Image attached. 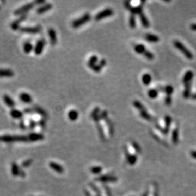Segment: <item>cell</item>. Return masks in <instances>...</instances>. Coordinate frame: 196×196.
<instances>
[{
  "mask_svg": "<svg viewBox=\"0 0 196 196\" xmlns=\"http://www.w3.org/2000/svg\"><path fill=\"white\" fill-rule=\"evenodd\" d=\"M52 8V5L51 3H45L37 8L36 12L38 14H42L49 11Z\"/></svg>",
  "mask_w": 196,
  "mask_h": 196,
  "instance_id": "cell-14",
  "label": "cell"
},
{
  "mask_svg": "<svg viewBox=\"0 0 196 196\" xmlns=\"http://www.w3.org/2000/svg\"><path fill=\"white\" fill-rule=\"evenodd\" d=\"M36 126V123L34 120H31L29 122V127L31 129H34Z\"/></svg>",
  "mask_w": 196,
  "mask_h": 196,
  "instance_id": "cell-45",
  "label": "cell"
},
{
  "mask_svg": "<svg viewBox=\"0 0 196 196\" xmlns=\"http://www.w3.org/2000/svg\"><path fill=\"white\" fill-rule=\"evenodd\" d=\"M142 81L143 83L145 85H149L150 84L151 81H152V77H151L150 74L146 73V74L143 75Z\"/></svg>",
  "mask_w": 196,
  "mask_h": 196,
  "instance_id": "cell-29",
  "label": "cell"
},
{
  "mask_svg": "<svg viewBox=\"0 0 196 196\" xmlns=\"http://www.w3.org/2000/svg\"><path fill=\"white\" fill-rule=\"evenodd\" d=\"M87 66H88V67H89V68L91 69L92 70H94V71L95 72V73H100L101 70V69H102V67H101L99 65L87 64Z\"/></svg>",
  "mask_w": 196,
  "mask_h": 196,
  "instance_id": "cell-36",
  "label": "cell"
},
{
  "mask_svg": "<svg viewBox=\"0 0 196 196\" xmlns=\"http://www.w3.org/2000/svg\"><path fill=\"white\" fill-rule=\"evenodd\" d=\"M90 18H91V16H90V14L89 13H86L84 15H82V17H80V18L73 21V22L71 23V26L75 29L78 28V27H81L82 25L90 21Z\"/></svg>",
  "mask_w": 196,
  "mask_h": 196,
  "instance_id": "cell-3",
  "label": "cell"
},
{
  "mask_svg": "<svg viewBox=\"0 0 196 196\" xmlns=\"http://www.w3.org/2000/svg\"><path fill=\"white\" fill-rule=\"evenodd\" d=\"M3 99L4 102L7 106L9 107L10 108H14L15 106V102L8 95H4L3 96Z\"/></svg>",
  "mask_w": 196,
  "mask_h": 196,
  "instance_id": "cell-16",
  "label": "cell"
},
{
  "mask_svg": "<svg viewBox=\"0 0 196 196\" xmlns=\"http://www.w3.org/2000/svg\"><path fill=\"white\" fill-rule=\"evenodd\" d=\"M174 92V88L171 85H167L164 86V93L168 96H171Z\"/></svg>",
  "mask_w": 196,
  "mask_h": 196,
  "instance_id": "cell-35",
  "label": "cell"
},
{
  "mask_svg": "<svg viewBox=\"0 0 196 196\" xmlns=\"http://www.w3.org/2000/svg\"><path fill=\"white\" fill-rule=\"evenodd\" d=\"M192 99H194V100H196V93H194V94H193L191 96Z\"/></svg>",
  "mask_w": 196,
  "mask_h": 196,
  "instance_id": "cell-54",
  "label": "cell"
},
{
  "mask_svg": "<svg viewBox=\"0 0 196 196\" xmlns=\"http://www.w3.org/2000/svg\"><path fill=\"white\" fill-rule=\"evenodd\" d=\"M29 140L30 142H36V141L42 140L44 139V135L41 133H31L28 135Z\"/></svg>",
  "mask_w": 196,
  "mask_h": 196,
  "instance_id": "cell-11",
  "label": "cell"
},
{
  "mask_svg": "<svg viewBox=\"0 0 196 196\" xmlns=\"http://www.w3.org/2000/svg\"><path fill=\"white\" fill-rule=\"evenodd\" d=\"M178 140H179V138H178V128H174L172 133V140L173 143H178Z\"/></svg>",
  "mask_w": 196,
  "mask_h": 196,
  "instance_id": "cell-33",
  "label": "cell"
},
{
  "mask_svg": "<svg viewBox=\"0 0 196 196\" xmlns=\"http://www.w3.org/2000/svg\"><path fill=\"white\" fill-rule=\"evenodd\" d=\"M194 74L192 70H188L185 73L182 79V82L184 84L187 83H191L192 81L193 78H194Z\"/></svg>",
  "mask_w": 196,
  "mask_h": 196,
  "instance_id": "cell-12",
  "label": "cell"
},
{
  "mask_svg": "<svg viewBox=\"0 0 196 196\" xmlns=\"http://www.w3.org/2000/svg\"><path fill=\"white\" fill-rule=\"evenodd\" d=\"M101 167H94V168H92V172L93 173H99L101 171Z\"/></svg>",
  "mask_w": 196,
  "mask_h": 196,
  "instance_id": "cell-43",
  "label": "cell"
},
{
  "mask_svg": "<svg viewBox=\"0 0 196 196\" xmlns=\"http://www.w3.org/2000/svg\"><path fill=\"white\" fill-rule=\"evenodd\" d=\"M30 142L28 135H10L0 136V142L13 143V142Z\"/></svg>",
  "mask_w": 196,
  "mask_h": 196,
  "instance_id": "cell-1",
  "label": "cell"
},
{
  "mask_svg": "<svg viewBox=\"0 0 196 196\" xmlns=\"http://www.w3.org/2000/svg\"><path fill=\"white\" fill-rule=\"evenodd\" d=\"M20 126H21V128H22V129H25L26 128V125H24V122L23 121L21 122V124H20Z\"/></svg>",
  "mask_w": 196,
  "mask_h": 196,
  "instance_id": "cell-53",
  "label": "cell"
},
{
  "mask_svg": "<svg viewBox=\"0 0 196 196\" xmlns=\"http://www.w3.org/2000/svg\"><path fill=\"white\" fill-rule=\"evenodd\" d=\"M143 55L144 57L148 59V60H153V59L154 58V55L153 54V53L147 50L145 51V53Z\"/></svg>",
  "mask_w": 196,
  "mask_h": 196,
  "instance_id": "cell-37",
  "label": "cell"
},
{
  "mask_svg": "<svg viewBox=\"0 0 196 196\" xmlns=\"http://www.w3.org/2000/svg\"><path fill=\"white\" fill-rule=\"evenodd\" d=\"M132 104H133L134 107L136 109H138L139 112L142 111H144V110H146V109L143 105L138 100H134L133 102H132Z\"/></svg>",
  "mask_w": 196,
  "mask_h": 196,
  "instance_id": "cell-28",
  "label": "cell"
},
{
  "mask_svg": "<svg viewBox=\"0 0 196 196\" xmlns=\"http://www.w3.org/2000/svg\"><path fill=\"white\" fill-rule=\"evenodd\" d=\"M11 117L14 119H21L23 117V112L16 109H12L10 112Z\"/></svg>",
  "mask_w": 196,
  "mask_h": 196,
  "instance_id": "cell-22",
  "label": "cell"
},
{
  "mask_svg": "<svg viewBox=\"0 0 196 196\" xmlns=\"http://www.w3.org/2000/svg\"><path fill=\"white\" fill-rule=\"evenodd\" d=\"M32 162H33V159H27L22 162V166L23 167V168H27V167H29V166H31V164H32Z\"/></svg>",
  "mask_w": 196,
  "mask_h": 196,
  "instance_id": "cell-41",
  "label": "cell"
},
{
  "mask_svg": "<svg viewBox=\"0 0 196 196\" xmlns=\"http://www.w3.org/2000/svg\"><path fill=\"white\" fill-rule=\"evenodd\" d=\"M173 44L174 47L178 49L180 51H181L185 55L186 58L189 59V60H192V59L194 58L193 53L182 43L180 42V41H178V40H174L173 41Z\"/></svg>",
  "mask_w": 196,
  "mask_h": 196,
  "instance_id": "cell-2",
  "label": "cell"
},
{
  "mask_svg": "<svg viewBox=\"0 0 196 196\" xmlns=\"http://www.w3.org/2000/svg\"><path fill=\"white\" fill-rule=\"evenodd\" d=\"M34 3H27L24 5L20 7L18 9H17L16 10L14 11V14L15 15H22L24 14H26L27 11H29L31 9H32L33 7L34 6Z\"/></svg>",
  "mask_w": 196,
  "mask_h": 196,
  "instance_id": "cell-6",
  "label": "cell"
},
{
  "mask_svg": "<svg viewBox=\"0 0 196 196\" xmlns=\"http://www.w3.org/2000/svg\"><path fill=\"white\" fill-rule=\"evenodd\" d=\"M105 122H106V125H107V127H108V129L109 133L111 135H112L113 134V124H112V121H111V120L109 119L108 117H107L106 119H105Z\"/></svg>",
  "mask_w": 196,
  "mask_h": 196,
  "instance_id": "cell-32",
  "label": "cell"
},
{
  "mask_svg": "<svg viewBox=\"0 0 196 196\" xmlns=\"http://www.w3.org/2000/svg\"><path fill=\"white\" fill-rule=\"evenodd\" d=\"M20 100L25 103H31L33 101L31 96L29 93L26 92H22L19 95Z\"/></svg>",
  "mask_w": 196,
  "mask_h": 196,
  "instance_id": "cell-15",
  "label": "cell"
},
{
  "mask_svg": "<svg viewBox=\"0 0 196 196\" xmlns=\"http://www.w3.org/2000/svg\"><path fill=\"white\" fill-rule=\"evenodd\" d=\"M39 125L41 126V128H45L46 126V121L44 119H41V120L39 121Z\"/></svg>",
  "mask_w": 196,
  "mask_h": 196,
  "instance_id": "cell-44",
  "label": "cell"
},
{
  "mask_svg": "<svg viewBox=\"0 0 196 196\" xmlns=\"http://www.w3.org/2000/svg\"><path fill=\"white\" fill-rule=\"evenodd\" d=\"M100 108L98 107H97L95 108L93 110V112H91V114H90V117L93 118V117L94 116H98V115L99 114V112H100Z\"/></svg>",
  "mask_w": 196,
  "mask_h": 196,
  "instance_id": "cell-40",
  "label": "cell"
},
{
  "mask_svg": "<svg viewBox=\"0 0 196 196\" xmlns=\"http://www.w3.org/2000/svg\"><path fill=\"white\" fill-rule=\"evenodd\" d=\"M129 26L131 29H135L136 27V17L135 15L131 14L129 17Z\"/></svg>",
  "mask_w": 196,
  "mask_h": 196,
  "instance_id": "cell-30",
  "label": "cell"
},
{
  "mask_svg": "<svg viewBox=\"0 0 196 196\" xmlns=\"http://www.w3.org/2000/svg\"><path fill=\"white\" fill-rule=\"evenodd\" d=\"M78 112L76 111V110H75V109L70 110V111L68 112V116L69 119L72 121H76V119H78Z\"/></svg>",
  "mask_w": 196,
  "mask_h": 196,
  "instance_id": "cell-25",
  "label": "cell"
},
{
  "mask_svg": "<svg viewBox=\"0 0 196 196\" xmlns=\"http://www.w3.org/2000/svg\"><path fill=\"white\" fill-rule=\"evenodd\" d=\"M21 169H20L19 166L18 164L15 163V162H12L11 164V173L14 177H17V176H20Z\"/></svg>",
  "mask_w": 196,
  "mask_h": 196,
  "instance_id": "cell-18",
  "label": "cell"
},
{
  "mask_svg": "<svg viewBox=\"0 0 196 196\" xmlns=\"http://www.w3.org/2000/svg\"><path fill=\"white\" fill-rule=\"evenodd\" d=\"M33 110H34V112H36V113H38V114H40V116H42L43 117L46 118V117H47V116H48V114H47V112H46L45 110L43 109V108H41V107L35 106H34V107L33 108Z\"/></svg>",
  "mask_w": 196,
  "mask_h": 196,
  "instance_id": "cell-23",
  "label": "cell"
},
{
  "mask_svg": "<svg viewBox=\"0 0 196 196\" xmlns=\"http://www.w3.org/2000/svg\"><path fill=\"white\" fill-rule=\"evenodd\" d=\"M106 60H105V59L103 58V59H101V60L100 61H99V65L101 67H105V66H106Z\"/></svg>",
  "mask_w": 196,
  "mask_h": 196,
  "instance_id": "cell-46",
  "label": "cell"
},
{
  "mask_svg": "<svg viewBox=\"0 0 196 196\" xmlns=\"http://www.w3.org/2000/svg\"><path fill=\"white\" fill-rule=\"evenodd\" d=\"M108 112L106 110H103L99 114V117L100 120H105L108 117Z\"/></svg>",
  "mask_w": 196,
  "mask_h": 196,
  "instance_id": "cell-39",
  "label": "cell"
},
{
  "mask_svg": "<svg viewBox=\"0 0 196 196\" xmlns=\"http://www.w3.org/2000/svg\"><path fill=\"white\" fill-rule=\"evenodd\" d=\"M156 89L158 90V92H162V93H164V86H158Z\"/></svg>",
  "mask_w": 196,
  "mask_h": 196,
  "instance_id": "cell-48",
  "label": "cell"
},
{
  "mask_svg": "<svg viewBox=\"0 0 196 196\" xmlns=\"http://www.w3.org/2000/svg\"><path fill=\"white\" fill-rule=\"evenodd\" d=\"M191 29L192 31H196V24H192L191 25Z\"/></svg>",
  "mask_w": 196,
  "mask_h": 196,
  "instance_id": "cell-52",
  "label": "cell"
},
{
  "mask_svg": "<svg viewBox=\"0 0 196 196\" xmlns=\"http://www.w3.org/2000/svg\"><path fill=\"white\" fill-rule=\"evenodd\" d=\"M49 166H50L51 169H54V171H56L58 173H63L64 172V168H63V166H61L60 164L56 163V162H50Z\"/></svg>",
  "mask_w": 196,
  "mask_h": 196,
  "instance_id": "cell-19",
  "label": "cell"
},
{
  "mask_svg": "<svg viewBox=\"0 0 196 196\" xmlns=\"http://www.w3.org/2000/svg\"><path fill=\"white\" fill-rule=\"evenodd\" d=\"M139 17H140L141 22H142V24L145 28H148L150 27V22L148 21V18L145 15V14L143 12L139 14Z\"/></svg>",
  "mask_w": 196,
  "mask_h": 196,
  "instance_id": "cell-24",
  "label": "cell"
},
{
  "mask_svg": "<svg viewBox=\"0 0 196 196\" xmlns=\"http://www.w3.org/2000/svg\"><path fill=\"white\" fill-rule=\"evenodd\" d=\"M33 109H30V108H27V109H24V112H25L26 114H31L33 113Z\"/></svg>",
  "mask_w": 196,
  "mask_h": 196,
  "instance_id": "cell-49",
  "label": "cell"
},
{
  "mask_svg": "<svg viewBox=\"0 0 196 196\" xmlns=\"http://www.w3.org/2000/svg\"><path fill=\"white\" fill-rule=\"evenodd\" d=\"M27 17V14H24V15L19 16L18 18H17V19L15 20L13 22H11L10 25V27L11 29L14 30V31H17V30L20 29V25H21V24L23 21H25V20L26 19Z\"/></svg>",
  "mask_w": 196,
  "mask_h": 196,
  "instance_id": "cell-8",
  "label": "cell"
},
{
  "mask_svg": "<svg viewBox=\"0 0 196 196\" xmlns=\"http://www.w3.org/2000/svg\"><path fill=\"white\" fill-rule=\"evenodd\" d=\"M134 50L138 54H143L146 49L143 44H136L134 46Z\"/></svg>",
  "mask_w": 196,
  "mask_h": 196,
  "instance_id": "cell-26",
  "label": "cell"
},
{
  "mask_svg": "<svg viewBox=\"0 0 196 196\" xmlns=\"http://www.w3.org/2000/svg\"><path fill=\"white\" fill-rule=\"evenodd\" d=\"M124 5L125 8L131 13V14H133V15L139 14V15L141 13L143 12V5H139L137 6H134L131 5L129 1H125Z\"/></svg>",
  "mask_w": 196,
  "mask_h": 196,
  "instance_id": "cell-4",
  "label": "cell"
},
{
  "mask_svg": "<svg viewBox=\"0 0 196 196\" xmlns=\"http://www.w3.org/2000/svg\"><path fill=\"white\" fill-rule=\"evenodd\" d=\"M34 4L35 5H43L44 4H45V1H43V0H36V1H34Z\"/></svg>",
  "mask_w": 196,
  "mask_h": 196,
  "instance_id": "cell-47",
  "label": "cell"
},
{
  "mask_svg": "<svg viewBox=\"0 0 196 196\" xmlns=\"http://www.w3.org/2000/svg\"><path fill=\"white\" fill-rule=\"evenodd\" d=\"M34 47H33V44L29 41H27L24 44V47H23V50L26 53H29L33 51Z\"/></svg>",
  "mask_w": 196,
  "mask_h": 196,
  "instance_id": "cell-27",
  "label": "cell"
},
{
  "mask_svg": "<svg viewBox=\"0 0 196 196\" xmlns=\"http://www.w3.org/2000/svg\"><path fill=\"white\" fill-rule=\"evenodd\" d=\"M164 102H165V104L167 106H171V103H172V98H171V96L166 95V96L165 97V99H164Z\"/></svg>",
  "mask_w": 196,
  "mask_h": 196,
  "instance_id": "cell-42",
  "label": "cell"
},
{
  "mask_svg": "<svg viewBox=\"0 0 196 196\" xmlns=\"http://www.w3.org/2000/svg\"><path fill=\"white\" fill-rule=\"evenodd\" d=\"M145 37L147 41L150 43H158L160 41V38L158 36L155 35V34H150V33L146 34Z\"/></svg>",
  "mask_w": 196,
  "mask_h": 196,
  "instance_id": "cell-20",
  "label": "cell"
},
{
  "mask_svg": "<svg viewBox=\"0 0 196 196\" xmlns=\"http://www.w3.org/2000/svg\"><path fill=\"white\" fill-rule=\"evenodd\" d=\"M41 27L40 25H37L34 27H23L20 28V31L21 32L28 33V34H38L41 31Z\"/></svg>",
  "mask_w": 196,
  "mask_h": 196,
  "instance_id": "cell-7",
  "label": "cell"
},
{
  "mask_svg": "<svg viewBox=\"0 0 196 196\" xmlns=\"http://www.w3.org/2000/svg\"><path fill=\"white\" fill-rule=\"evenodd\" d=\"M14 70L10 69H0V77H12L14 76Z\"/></svg>",
  "mask_w": 196,
  "mask_h": 196,
  "instance_id": "cell-13",
  "label": "cell"
},
{
  "mask_svg": "<svg viewBox=\"0 0 196 196\" xmlns=\"http://www.w3.org/2000/svg\"><path fill=\"white\" fill-rule=\"evenodd\" d=\"M184 90L183 93V96L185 99H188L191 96V89H192V82L191 83H187L184 84Z\"/></svg>",
  "mask_w": 196,
  "mask_h": 196,
  "instance_id": "cell-17",
  "label": "cell"
},
{
  "mask_svg": "<svg viewBox=\"0 0 196 196\" xmlns=\"http://www.w3.org/2000/svg\"><path fill=\"white\" fill-rule=\"evenodd\" d=\"M98 61V58L96 55H93L88 61L87 64H96Z\"/></svg>",
  "mask_w": 196,
  "mask_h": 196,
  "instance_id": "cell-38",
  "label": "cell"
},
{
  "mask_svg": "<svg viewBox=\"0 0 196 196\" xmlns=\"http://www.w3.org/2000/svg\"><path fill=\"white\" fill-rule=\"evenodd\" d=\"M26 175L25 171H24V170L21 169V173H20V176H21V177H22V178H24V177H26Z\"/></svg>",
  "mask_w": 196,
  "mask_h": 196,
  "instance_id": "cell-51",
  "label": "cell"
},
{
  "mask_svg": "<svg viewBox=\"0 0 196 196\" xmlns=\"http://www.w3.org/2000/svg\"><path fill=\"white\" fill-rule=\"evenodd\" d=\"M139 114H140V116L142 117V118H143L144 119H145V120L152 121L153 119V117L147 112V110H144V111L139 112Z\"/></svg>",
  "mask_w": 196,
  "mask_h": 196,
  "instance_id": "cell-31",
  "label": "cell"
},
{
  "mask_svg": "<svg viewBox=\"0 0 196 196\" xmlns=\"http://www.w3.org/2000/svg\"><path fill=\"white\" fill-rule=\"evenodd\" d=\"M158 92L157 89H150L148 91V95L151 99H156L158 96Z\"/></svg>",
  "mask_w": 196,
  "mask_h": 196,
  "instance_id": "cell-34",
  "label": "cell"
},
{
  "mask_svg": "<svg viewBox=\"0 0 196 196\" xmlns=\"http://www.w3.org/2000/svg\"><path fill=\"white\" fill-rule=\"evenodd\" d=\"M45 45V40L44 39H40L36 43L34 48V52L37 55H40L42 53Z\"/></svg>",
  "mask_w": 196,
  "mask_h": 196,
  "instance_id": "cell-9",
  "label": "cell"
},
{
  "mask_svg": "<svg viewBox=\"0 0 196 196\" xmlns=\"http://www.w3.org/2000/svg\"><path fill=\"white\" fill-rule=\"evenodd\" d=\"M113 14H114V11L112 8H106V9L103 10L96 14V15L95 16V20L97 21H99L101 19L106 18V17L112 16Z\"/></svg>",
  "mask_w": 196,
  "mask_h": 196,
  "instance_id": "cell-5",
  "label": "cell"
},
{
  "mask_svg": "<svg viewBox=\"0 0 196 196\" xmlns=\"http://www.w3.org/2000/svg\"><path fill=\"white\" fill-rule=\"evenodd\" d=\"M48 34L49 36V38H50V44L52 46L56 45V43L57 42V34H56V31L54 29L50 28L48 31Z\"/></svg>",
  "mask_w": 196,
  "mask_h": 196,
  "instance_id": "cell-10",
  "label": "cell"
},
{
  "mask_svg": "<svg viewBox=\"0 0 196 196\" xmlns=\"http://www.w3.org/2000/svg\"><path fill=\"white\" fill-rule=\"evenodd\" d=\"M191 155L194 159H196V151H192L191 152Z\"/></svg>",
  "mask_w": 196,
  "mask_h": 196,
  "instance_id": "cell-50",
  "label": "cell"
},
{
  "mask_svg": "<svg viewBox=\"0 0 196 196\" xmlns=\"http://www.w3.org/2000/svg\"><path fill=\"white\" fill-rule=\"evenodd\" d=\"M164 121H165V127H164V134L166 135L168 133L169 131L170 126H171V122H172V118L169 116H166L164 118Z\"/></svg>",
  "mask_w": 196,
  "mask_h": 196,
  "instance_id": "cell-21",
  "label": "cell"
}]
</instances>
